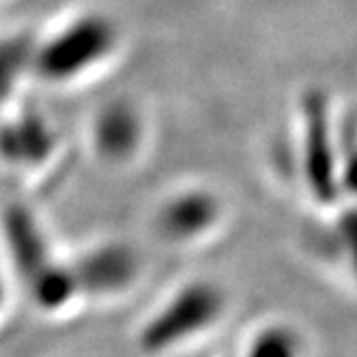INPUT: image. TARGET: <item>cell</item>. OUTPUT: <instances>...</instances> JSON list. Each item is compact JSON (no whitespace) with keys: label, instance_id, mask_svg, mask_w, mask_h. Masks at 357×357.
Masks as SVG:
<instances>
[{"label":"cell","instance_id":"cell-7","mask_svg":"<svg viewBox=\"0 0 357 357\" xmlns=\"http://www.w3.org/2000/svg\"><path fill=\"white\" fill-rule=\"evenodd\" d=\"M89 140L99 162L127 166L146 146V116L134 101H108L95 112L89 127Z\"/></svg>","mask_w":357,"mask_h":357},{"label":"cell","instance_id":"cell-9","mask_svg":"<svg viewBox=\"0 0 357 357\" xmlns=\"http://www.w3.org/2000/svg\"><path fill=\"white\" fill-rule=\"evenodd\" d=\"M7 308H9V284H7V280L0 275V319H3Z\"/></svg>","mask_w":357,"mask_h":357},{"label":"cell","instance_id":"cell-1","mask_svg":"<svg viewBox=\"0 0 357 357\" xmlns=\"http://www.w3.org/2000/svg\"><path fill=\"white\" fill-rule=\"evenodd\" d=\"M0 235L13 280L45 317L71 314L84 303L69 259H61L35 213L11 202L0 213Z\"/></svg>","mask_w":357,"mask_h":357},{"label":"cell","instance_id":"cell-2","mask_svg":"<svg viewBox=\"0 0 357 357\" xmlns=\"http://www.w3.org/2000/svg\"><path fill=\"white\" fill-rule=\"evenodd\" d=\"M228 312L226 291L209 278H190L168 291L136 329L144 357H168L209 338Z\"/></svg>","mask_w":357,"mask_h":357},{"label":"cell","instance_id":"cell-3","mask_svg":"<svg viewBox=\"0 0 357 357\" xmlns=\"http://www.w3.org/2000/svg\"><path fill=\"white\" fill-rule=\"evenodd\" d=\"M121 33L101 13H80L41 39H33L31 78L54 86H78L116 59Z\"/></svg>","mask_w":357,"mask_h":357},{"label":"cell","instance_id":"cell-8","mask_svg":"<svg viewBox=\"0 0 357 357\" xmlns=\"http://www.w3.org/2000/svg\"><path fill=\"white\" fill-rule=\"evenodd\" d=\"M231 357H305L299 331L287 323H265L252 329Z\"/></svg>","mask_w":357,"mask_h":357},{"label":"cell","instance_id":"cell-4","mask_svg":"<svg viewBox=\"0 0 357 357\" xmlns=\"http://www.w3.org/2000/svg\"><path fill=\"white\" fill-rule=\"evenodd\" d=\"M226 205L205 185H183L166 194L153 213V233L168 248H198L224 226Z\"/></svg>","mask_w":357,"mask_h":357},{"label":"cell","instance_id":"cell-5","mask_svg":"<svg viewBox=\"0 0 357 357\" xmlns=\"http://www.w3.org/2000/svg\"><path fill=\"white\" fill-rule=\"evenodd\" d=\"M63 160L61 130L35 108L0 116V168L13 176H43Z\"/></svg>","mask_w":357,"mask_h":357},{"label":"cell","instance_id":"cell-6","mask_svg":"<svg viewBox=\"0 0 357 357\" xmlns=\"http://www.w3.org/2000/svg\"><path fill=\"white\" fill-rule=\"evenodd\" d=\"M82 301H112L130 293L140 280L136 250L121 241L97 243L69 259Z\"/></svg>","mask_w":357,"mask_h":357}]
</instances>
